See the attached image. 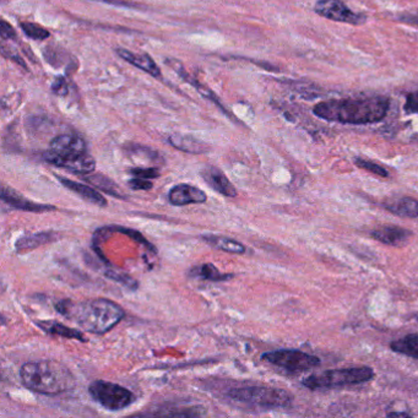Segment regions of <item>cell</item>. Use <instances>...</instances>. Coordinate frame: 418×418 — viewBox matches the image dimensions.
Here are the masks:
<instances>
[{"label":"cell","instance_id":"30bf717a","mask_svg":"<svg viewBox=\"0 0 418 418\" xmlns=\"http://www.w3.org/2000/svg\"><path fill=\"white\" fill-rule=\"evenodd\" d=\"M50 151L60 157H73L87 152L86 143L78 135L62 134L50 141Z\"/></svg>","mask_w":418,"mask_h":418},{"label":"cell","instance_id":"7402d4cb","mask_svg":"<svg viewBox=\"0 0 418 418\" xmlns=\"http://www.w3.org/2000/svg\"><path fill=\"white\" fill-rule=\"evenodd\" d=\"M203 239L211 247L222 250V252H227L232 254H244L245 253V247L243 244L239 243L234 239L219 237V236H203Z\"/></svg>","mask_w":418,"mask_h":418},{"label":"cell","instance_id":"ba28073f","mask_svg":"<svg viewBox=\"0 0 418 418\" xmlns=\"http://www.w3.org/2000/svg\"><path fill=\"white\" fill-rule=\"evenodd\" d=\"M314 11L329 20L349 25H361L367 20L363 14H357L351 10L341 0H318L314 6Z\"/></svg>","mask_w":418,"mask_h":418},{"label":"cell","instance_id":"d6a6232c","mask_svg":"<svg viewBox=\"0 0 418 418\" xmlns=\"http://www.w3.org/2000/svg\"><path fill=\"white\" fill-rule=\"evenodd\" d=\"M398 20L403 21L408 25L418 26V11L412 13V14H403V15L398 16Z\"/></svg>","mask_w":418,"mask_h":418},{"label":"cell","instance_id":"7c38bea8","mask_svg":"<svg viewBox=\"0 0 418 418\" xmlns=\"http://www.w3.org/2000/svg\"><path fill=\"white\" fill-rule=\"evenodd\" d=\"M370 234L375 240L391 247H401L412 237V232L410 229L398 226H382L372 231Z\"/></svg>","mask_w":418,"mask_h":418},{"label":"cell","instance_id":"9c48e42d","mask_svg":"<svg viewBox=\"0 0 418 418\" xmlns=\"http://www.w3.org/2000/svg\"><path fill=\"white\" fill-rule=\"evenodd\" d=\"M43 159L48 164H55L57 167L70 171L73 173H79V175H87V173L90 175L96 168L95 159L87 152L80 154V156H73V157H60L48 150L43 154Z\"/></svg>","mask_w":418,"mask_h":418},{"label":"cell","instance_id":"836d02e7","mask_svg":"<svg viewBox=\"0 0 418 418\" xmlns=\"http://www.w3.org/2000/svg\"><path fill=\"white\" fill-rule=\"evenodd\" d=\"M389 417H410L411 415L408 412H389Z\"/></svg>","mask_w":418,"mask_h":418},{"label":"cell","instance_id":"4316f807","mask_svg":"<svg viewBox=\"0 0 418 418\" xmlns=\"http://www.w3.org/2000/svg\"><path fill=\"white\" fill-rule=\"evenodd\" d=\"M403 110L408 115H418V91L408 94Z\"/></svg>","mask_w":418,"mask_h":418},{"label":"cell","instance_id":"277c9868","mask_svg":"<svg viewBox=\"0 0 418 418\" xmlns=\"http://www.w3.org/2000/svg\"><path fill=\"white\" fill-rule=\"evenodd\" d=\"M227 398L236 405L261 410L289 408L294 401V396L289 391L266 387L234 388L227 393Z\"/></svg>","mask_w":418,"mask_h":418},{"label":"cell","instance_id":"d6986e66","mask_svg":"<svg viewBox=\"0 0 418 418\" xmlns=\"http://www.w3.org/2000/svg\"><path fill=\"white\" fill-rule=\"evenodd\" d=\"M58 239V234L55 232H38V233L26 234L16 242L15 248L19 253L38 248L41 245L52 243Z\"/></svg>","mask_w":418,"mask_h":418},{"label":"cell","instance_id":"ac0fdd59","mask_svg":"<svg viewBox=\"0 0 418 418\" xmlns=\"http://www.w3.org/2000/svg\"><path fill=\"white\" fill-rule=\"evenodd\" d=\"M117 53L120 57H122L125 62H128L130 64L134 65L139 69L144 70L150 75H152L154 78H159L161 76V71L157 64L154 63V59L150 57L149 55H135L130 50H122L118 48Z\"/></svg>","mask_w":418,"mask_h":418},{"label":"cell","instance_id":"4dcf8cb0","mask_svg":"<svg viewBox=\"0 0 418 418\" xmlns=\"http://www.w3.org/2000/svg\"><path fill=\"white\" fill-rule=\"evenodd\" d=\"M0 35H1V37L4 40L16 38L15 31H14V29L6 20L0 21Z\"/></svg>","mask_w":418,"mask_h":418},{"label":"cell","instance_id":"6da1fadb","mask_svg":"<svg viewBox=\"0 0 418 418\" xmlns=\"http://www.w3.org/2000/svg\"><path fill=\"white\" fill-rule=\"evenodd\" d=\"M390 101L384 96H361L319 102L314 106V115L329 122L343 124H373L388 115Z\"/></svg>","mask_w":418,"mask_h":418},{"label":"cell","instance_id":"484cf974","mask_svg":"<svg viewBox=\"0 0 418 418\" xmlns=\"http://www.w3.org/2000/svg\"><path fill=\"white\" fill-rule=\"evenodd\" d=\"M354 164L357 167L359 168H362L364 171H368L370 173H373V175H379V177H383V178H387L389 177L388 171L385 170L384 167H382L380 164H374L372 161H367V159H354Z\"/></svg>","mask_w":418,"mask_h":418},{"label":"cell","instance_id":"83f0119b","mask_svg":"<svg viewBox=\"0 0 418 418\" xmlns=\"http://www.w3.org/2000/svg\"><path fill=\"white\" fill-rule=\"evenodd\" d=\"M129 172L130 175H135L136 178H145V180H152L159 175L157 168H131Z\"/></svg>","mask_w":418,"mask_h":418},{"label":"cell","instance_id":"3957f363","mask_svg":"<svg viewBox=\"0 0 418 418\" xmlns=\"http://www.w3.org/2000/svg\"><path fill=\"white\" fill-rule=\"evenodd\" d=\"M20 377L26 388L43 395H59L75 387L69 369L52 359L27 362L21 367Z\"/></svg>","mask_w":418,"mask_h":418},{"label":"cell","instance_id":"2e32d148","mask_svg":"<svg viewBox=\"0 0 418 418\" xmlns=\"http://www.w3.org/2000/svg\"><path fill=\"white\" fill-rule=\"evenodd\" d=\"M168 141L175 149L188 154H205L210 150L209 145L190 135L172 134L168 138Z\"/></svg>","mask_w":418,"mask_h":418},{"label":"cell","instance_id":"e0dca14e","mask_svg":"<svg viewBox=\"0 0 418 418\" xmlns=\"http://www.w3.org/2000/svg\"><path fill=\"white\" fill-rule=\"evenodd\" d=\"M384 208L388 210L389 212L396 215L398 217H403V219L418 217V201L410 196H403L393 201H389L387 204H384Z\"/></svg>","mask_w":418,"mask_h":418},{"label":"cell","instance_id":"5bb4252c","mask_svg":"<svg viewBox=\"0 0 418 418\" xmlns=\"http://www.w3.org/2000/svg\"><path fill=\"white\" fill-rule=\"evenodd\" d=\"M201 177L212 189L219 192V194L229 196V198H234L237 195V189L229 182V178L224 175V172L219 168L212 167V166L208 167L201 172Z\"/></svg>","mask_w":418,"mask_h":418},{"label":"cell","instance_id":"8fae6325","mask_svg":"<svg viewBox=\"0 0 418 418\" xmlns=\"http://www.w3.org/2000/svg\"><path fill=\"white\" fill-rule=\"evenodd\" d=\"M168 200L175 206H185L190 204H203L208 196L203 190L189 185H175L168 194Z\"/></svg>","mask_w":418,"mask_h":418},{"label":"cell","instance_id":"5b68a950","mask_svg":"<svg viewBox=\"0 0 418 418\" xmlns=\"http://www.w3.org/2000/svg\"><path fill=\"white\" fill-rule=\"evenodd\" d=\"M374 370L370 367H349L333 369L323 373L312 374L302 380V385L310 390L343 388L367 383L374 378Z\"/></svg>","mask_w":418,"mask_h":418},{"label":"cell","instance_id":"ffe728a7","mask_svg":"<svg viewBox=\"0 0 418 418\" xmlns=\"http://www.w3.org/2000/svg\"><path fill=\"white\" fill-rule=\"evenodd\" d=\"M37 325L45 333H50V335H59L62 338L79 340L81 343H86L87 341L85 335L79 331V330L65 326L64 324L58 323V322H55V320H45V322L37 323Z\"/></svg>","mask_w":418,"mask_h":418},{"label":"cell","instance_id":"7a4b0ae2","mask_svg":"<svg viewBox=\"0 0 418 418\" xmlns=\"http://www.w3.org/2000/svg\"><path fill=\"white\" fill-rule=\"evenodd\" d=\"M55 308L66 318L74 319L82 330L97 335L108 333L125 317L124 309L120 304L105 298L87 299L80 303L65 299Z\"/></svg>","mask_w":418,"mask_h":418},{"label":"cell","instance_id":"f1b7e54d","mask_svg":"<svg viewBox=\"0 0 418 418\" xmlns=\"http://www.w3.org/2000/svg\"><path fill=\"white\" fill-rule=\"evenodd\" d=\"M52 91L55 92V95L62 96V97L68 95V92H69L68 81L63 76H58L55 82L52 84Z\"/></svg>","mask_w":418,"mask_h":418},{"label":"cell","instance_id":"4fadbf2b","mask_svg":"<svg viewBox=\"0 0 418 418\" xmlns=\"http://www.w3.org/2000/svg\"><path fill=\"white\" fill-rule=\"evenodd\" d=\"M1 200L10 205L15 209L22 210V211H29V212H45V211H50V210H55V206H50L47 204H37L31 200L26 199L25 196L19 194L11 188H6L3 187L1 189Z\"/></svg>","mask_w":418,"mask_h":418},{"label":"cell","instance_id":"44dd1931","mask_svg":"<svg viewBox=\"0 0 418 418\" xmlns=\"http://www.w3.org/2000/svg\"><path fill=\"white\" fill-rule=\"evenodd\" d=\"M390 347L396 354L408 356L418 361V333H410L401 339L395 340Z\"/></svg>","mask_w":418,"mask_h":418},{"label":"cell","instance_id":"cb8c5ba5","mask_svg":"<svg viewBox=\"0 0 418 418\" xmlns=\"http://www.w3.org/2000/svg\"><path fill=\"white\" fill-rule=\"evenodd\" d=\"M192 274L198 276V278H201V279L215 281V282L226 281V280L233 278V275L221 274L219 269L212 264H204L199 266V268H195Z\"/></svg>","mask_w":418,"mask_h":418},{"label":"cell","instance_id":"603a6c76","mask_svg":"<svg viewBox=\"0 0 418 418\" xmlns=\"http://www.w3.org/2000/svg\"><path fill=\"white\" fill-rule=\"evenodd\" d=\"M86 180L92 183L95 187H97L101 192L108 193V194L112 195V196H115V198H122V199H124L125 198L124 195L122 194L120 188H118L112 180H108L107 177H105V175H89V177L86 178Z\"/></svg>","mask_w":418,"mask_h":418},{"label":"cell","instance_id":"52a82bcc","mask_svg":"<svg viewBox=\"0 0 418 418\" xmlns=\"http://www.w3.org/2000/svg\"><path fill=\"white\" fill-rule=\"evenodd\" d=\"M91 396L95 398L101 406L110 411H120L128 408L135 401V395L130 390L105 380H96L89 388Z\"/></svg>","mask_w":418,"mask_h":418},{"label":"cell","instance_id":"9a60e30c","mask_svg":"<svg viewBox=\"0 0 418 418\" xmlns=\"http://www.w3.org/2000/svg\"><path fill=\"white\" fill-rule=\"evenodd\" d=\"M57 178H58L62 185H64L65 188L74 192L75 194L79 195L80 198L86 200L87 203L99 205V206H103V208L107 206V201H106L105 196L99 193L97 190L89 187V185L78 183V182H74V180L64 178V177H59V175H57Z\"/></svg>","mask_w":418,"mask_h":418},{"label":"cell","instance_id":"8992f818","mask_svg":"<svg viewBox=\"0 0 418 418\" xmlns=\"http://www.w3.org/2000/svg\"><path fill=\"white\" fill-rule=\"evenodd\" d=\"M261 359L287 373L298 374L320 366V359L299 349H276L265 352Z\"/></svg>","mask_w":418,"mask_h":418},{"label":"cell","instance_id":"f546056e","mask_svg":"<svg viewBox=\"0 0 418 418\" xmlns=\"http://www.w3.org/2000/svg\"><path fill=\"white\" fill-rule=\"evenodd\" d=\"M129 187L134 190H150L152 189V182L150 180H145V178H136L129 180Z\"/></svg>","mask_w":418,"mask_h":418},{"label":"cell","instance_id":"d4e9b609","mask_svg":"<svg viewBox=\"0 0 418 418\" xmlns=\"http://www.w3.org/2000/svg\"><path fill=\"white\" fill-rule=\"evenodd\" d=\"M21 29L25 32L26 36L36 41L45 40L50 37V32L45 30V27L32 24V22H21Z\"/></svg>","mask_w":418,"mask_h":418},{"label":"cell","instance_id":"1f68e13d","mask_svg":"<svg viewBox=\"0 0 418 418\" xmlns=\"http://www.w3.org/2000/svg\"><path fill=\"white\" fill-rule=\"evenodd\" d=\"M107 276H110V279L117 280L122 284H125L129 289H135L138 287V284L135 282L134 280L130 279L129 276H122L120 274H112V273H107Z\"/></svg>","mask_w":418,"mask_h":418}]
</instances>
